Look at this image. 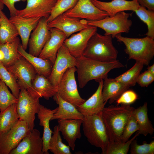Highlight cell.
Returning <instances> with one entry per match:
<instances>
[{
    "label": "cell",
    "mask_w": 154,
    "mask_h": 154,
    "mask_svg": "<svg viewBox=\"0 0 154 154\" xmlns=\"http://www.w3.org/2000/svg\"><path fill=\"white\" fill-rule=\"evenodd\" d=\"M76 64V59L70 53L66 46L63 44L58 52L51 74L48 79L56 88L67 69L75 67Z\"/></svg>",
    "instance_id": "10"
},
{
    "label": "cell",
    "mask_w": 154,
    "mask_h": 154,
    "mask_svg": "<svg viewBox=\"0 0 154 154\" xmlns=\"http://www.w3.org/2000/svg\"><path fill=\"white\" fill-rule=\"evenodd\" d=\"M20 44L19 38L17 37L10 42L0 44V49L4 54V58L1 62L6 67L13 64L22 56L18 51Z\"/></svg>",
    "instance_id": "30"
},
{
    "label": "cell",
    "mask_w": 154,
    "mask_h": 154,
    "mask_svg": "<svg viewBox=\"0 0 154 154\" xmlns=\"http://www.w3.org/2000/svg\"><path fill=\"white\" fill-rule=\"evenodd\" d=\"M138 96L134 91L128 90L124 92L116 101L117 105L121 104L130 105L138 99Z\"/></svg>",
    "instance_id": "41"
},
{
    "label": "cell",
    "mask_w": 154,
    "mask_h": 154,
    "mask_svg": "<svg viewBox=\"0 0 154 154\" xmlns=\"http://www.w3.org/2000/svg\"><path fill=\"white\" fill-rule=\"evenodd\" d=\"M30 131L26 122L19 119L9 130L0 135V154H9Z\"/></svg>",
    "instance_id": "9"
},
{
    "label": "cell",
    "mask_w": 154,
    "mask_h": 154,
    "mask_svg": "<svg viewBox=\"0 0 154 154\" xmlns=\"http://www.w3.org/2000/svg\"><path fill=\"white\" fill-rule=\"evenodd\" d=\"M4 5L8 8L10 14V17L17 15V11L15 7V4L17 2H25L27 0H0Z\"/></svg>",
    "instance_id": "43"
},
{
    "label": "cell",
    "mask_w": 154,
    "mask_h": 154,
    "mask_svg": "<svg viewBox=\"0 0 154 154\" xmlns=\"http://www.w3.org/2000/svg\"><path fill=\"white\" fill-rule=\"evenodd\" d=\"M134 12L147 26L148 31L145 35L154 39V11L149 10L140 5Z\"/></svg>",
    "instance_id": "36"
},
{
    "label": "cell",
    "mask_w": 154,
    "mask_h": 154,
    "mask_svg": "<svg viewBox=\"0 0 154 154\" xmlns=\"http://www.w3.org/2000/svg\"><path fill=\"white\" fill-rule=\"evenodd\" d=\"M76 72L75 67L67 69L56 88L57 93L62 99L77 108L86 100L81 97L78 92L75 76Z\"/></svg>",
    "instance_id": "8"
},
{
    "label": "cell",
    "mask_w": 154,
    "mask_h": 154,
    "mask_svg": "<svg viewBox=\"0 0 154 154\" xmlns=\"http://www.w3.org/2000/svg\"><path fill=\"white\" fill-rule=\"evenodd\" d=\"M139 134L137 132L130 139L125 142L109 141L106 147L102 150V154H127L132 141Z\"/></svg>",
    "instance_id": "34"
},
{
    "label": "cell",
    "mask_w": 154,
    "mask_h": 154,
    "mask_svg": "<svg viewBox=\"0 0 154 154\" xmlns=\"http://www.w3.org/2000/svg\"><path fill=\"white\" fill-rule=\"evenodd\" d=\"M49 28H54L63 32L67 37L74 33L80 31L88 27L86 20L66 16L62 14L56 17L48 23Z\"/></svg>",
    "instance_id": "18"
},
{
    "label": "cell",
    "mask_w": 154,
    "mask_h": 154,
    "mask_svg": "<svg viewBox=\"0 0 154 154\" xmlns=\"http://www.w3.org/2000/svg\"><path fill=\"white\" fill-rule=\"evenodd\" d=\"M140 5L147 9L154 11V0H137Z\"/></svg>",
    "instance_id": "44"
},
{
    "label": "cell",
    "mask_w": 154,
    "mask_h": 154,
    "mask_svg": "<svg viewBox=\"0 0 154 154\" xmlns=\"http://www.w3.org/2000/svg\"><path fill=\"white\" fill-rule=\"evenodd\" d=\"M78 0H57L51 13L47 18L48 23L58 16L73 8Z\"/></svg>",
    "instance_id": "37"
},
{
    "label": "cell",
    "mask_w": 154,
    "mask_h": 154,
    "mask_svg": "<svg viewBox=\"0 0 154 154\" xmlns=\"http://www.w3.org/2000/svg\"><path fill=\"white\" fill-rule=\"evenodd\" d=\"M76 59L75 67L79 86L81 88H84L90 81L94 80L98 82L107 78L108 72L111 70L124 66L117 60L111 62H103L83 55Z\"/></svg>",
    "instance_id": "1"
},
{
    "label": "cell",
    "mask_w": 154,
    "mask_h": 154,
    "mask_svg": "<svg viewBox=\"0 0 154 154\" xmlns=\"http://www.w3.org/2000/svg\"><path fill=\"white\" fill-rule=\"evenodd\" d=\"M57 107L53 110L48 109L40 105L37 114L39 120V125L43 127V133L42 137L43 147L42 152L43 154H49V144L52 136L53 131L50 127V121L54 114L56 112Z\"/></svg>",
    "instance_id": "23"
},
{
    "label": "cell",
    "mask_w": 154,
    "mask_h": 154,
    "mask_svg": "<svg viewBox=\"0 0 154 154\" xmlns=\"http://www.w3.org/2000/svg\"><path fill=\"white\" fill-rule=\"evenodd\" d=\"M19 119L17 104H12L4 111L0 112V135L9 130Z\"/></svg>",
    "instance_id": "31"
},
{
    "label": "cell",
    "mask_w": 154,
    "mask_h": 154,
    "mask_svg": "<svg viewBox=\"0 0 154 154\" xmlns=\"http://www.w3.org/2000/svg\"></svg>",
    "instance_id": "48"
},
{
    "label": "cell",
    "mask_w": 154,
    "mask_h": 154,
    "mask_svg": "<svg viewBox=\"0 0 154 154\" xmlns=\"http://www.w3.org/2000/svg\"><path fill=\"white\" fill-rule=\"evenodd\" d=\"M62 14L66 16L90 21L99 20L108 16L106 12L96 7L90 0H78L73 8Z\"/></svg>",
    "instance_id": "12"
},
{
    "label": "cell",
    "mask_w": 154,
    "mask_h": 154,
    "mask_svg": "<svg viewBox=\"0 0 154 154\" xmlns=\"http://www.w3.org/2000/svg\"><path fill=\"white\" fill-rule=\"evenodd\" d=\"M110 35L96 32L89 40L83 54L86 57L103 62L116 61L118 51L113 45Z\"/></svg>",
    "instance_id": "4"
},
{
    "label": "cell",
    "mask_w": 154,
    "mask_h": 154,
    "mask_svg": "<svg viewBox=\"0 0 154 154\" xmlns=\"http://www.w3.org/2000/svg\"><path fill=\"white\" fill-rule=\"evenodd\" d=\"M60 132L57 125L55 126L49 142V150L54 154H71L69 146L62 142Z\"/></svg>",
    "instance_id": "32"
},
{
    "label": "cell",
    "mask_w": 154,
    "mask_h": 154,
    "mask_svg": "<svg viewBox=\"0 0 154 154\" xmlns=\"http://www.w3.org/2000/svg\"><path fill=\"white\" fill-rule=\"evenodd\" d=\"M40 94L35 91H30L22 87L17 103V109L19 119L25 121L30 131L35 127L34 121L40 104Z\"/></svg>",
    "instance_id": "6"
},
{
    "label": "cell",
    "mask_w": 154,
    "mask_h": 154,
    "mask_svg": "<svg viewBox=\"0 0 154 154\" xmlns=\"http://www.w3.org/2000/svg\"><path fill=\"white\" fill-rule=\"evenodd\" d=\"M101 112L84 116L82 124L84 133L88 142L91 145L100 148L102 150L106 147L110 140Z\"/></svg>",
    "instance_id": "5"
},
{
    "label": "cell",
    "mask_w": 154,
    "mask_h": 154,
    "mask_svg": "<svg viewBox=\"0 0 154 154\" xmlns=\"http://www.w3.org/2000/svg\"><path fill=\"white\" fill-rule=\"evenodd\" d=\"M32 88L42 97L48 100L57 93V89L47 77L37 74L32 84Z\"/></svg>",
    "instance_id": "29"
},
{
    "label": "cell",
    "mask_w": 154,
    "mask_h": 154,
    "mask_svg": "<svg viewBox=\"0 0 154 154\" xmlns=\"http://www.w3.org/2000/svg\"><path fill=\"white\" fill-rule=\"evenodd\" d=\"M6 84L0 79V110L2 112L12 104H17L18 99L11 94Z\"/></svg>",
    "instance_id": "38"
},
{
    "label": "cell",
    "mask_w": 154,
    "mask_h": 154,
    "mask_svg": "<svg viewBox=\"0 0 154 154\" xmlns=\"http://www.w3.org/2000/svg\"><path fill=\"white\" fill-rule=\"evenodd\" d=\"M97 30V27L88 26L78 33L72 34L69 38H66L63 44L74 57L78 58L83 55L89 40Z\"/></svg>",
    "instance_id": "13"
},
{
    "label": "cell",
    "mask_w": 154,
    "mask_h": 154,
    "mask_svg": "<svg viewBox=\"0 0 154 154\" xmlns=\"http://www.w3.org/2000/svg\"><path fill=\"white\" fill-rule=\"evenodd\" d=\"M82 121L77 119H58V129L72 151L75 149L76 140L81 137L80 127Z\"/></svg>",
    "instance_id": "19"
},
{
    "label": "cell",
    "mask_w": 154,
    "mask_h": 154,
    "mask_svg": "<svg viewBox=\"0 0 154 154\" xmlns=\"http://www.w3.org/2000/svg\"><path fill=\"white\" fill-rule=\"evenodd\" d=\"M18 52L33 66L37 74L48 78L52 70L53 64L49 60L33 56L27 52L19 44L18 48Z\"/></svg>",
    "instance_id": "26"
},
{
    "label": "cell",
    "mask_w": 154,
    "mask_h": 154,
    "mask_svg": "<svg viewBox=\"0 0 154 154\" xmlns=\"http://www.w3.org/2000/svg\"><path fill=\"white\" fill-rule=\"evenodd\" d=\"M57 0H27L24 9L18 10L17 15L27 18H48Z\"/></svg>",
    "instance_id": "15"
},
{
    "label": "cell",
    "mask_w": 154,
    "mask_h": 154,
    "mask_svg": "<svg viewBox=\"0 0 154 154\" xmlns=\"http://www.w3.org/2000/svg\"><path fill=\"white\" fill-rule=\"evenodd\" d=\"M104 80L99 81L95 93L77 108L84 116L96 114L101 112L107 102H104L102 94Z\"/></svg>",
    "instance_id": "21"
},
{
    "label": "cell",
    "mask_w": 154,
    "mask_h": 154,
    "mask_svg": "<svg viewBox=\"0 0 154 154\" xmlns=\"http://www.w3.org/2000/svg\"><path fill=\"white\" fill-rule=\"evenodd\" d=\"M130 148L131 154H154V141L148 143L143 142L142 145H140L137 143L135 139L132 142Z\"/></svg>",
    "instance_id": "39"
},
{
    "label": "cell",
    "mask_w": 154,
    "mask_h": 154,
    "mask_svg": "<svg viewBox=\"0 0 154 154\" xmlns=\"http://www.w3.org/2000/svg\"><path fill=\"white\" fill-rule=\"evenodd\" d=\"M43 143L39 131L36 129L26 135L9 154H43Z\"/></svg>",
    "instance_id": "16"
},
{
    "label": "cell",
    "mask_w": 154,
    "mask_h": 154,
    "mask_svg": "<svg viewBox=\"0 0 154 154\" xmlns=\"http://www.w3.org/2000/svg\"><path fill=\"white\" fill-rule=\"evenodd\" d=\"M4 58V54L3 52L0 49V61L2 62Z\"/></svg>",
    "instance_id": "46"
},
{
    "label": "cell",
    "mask_w": 154,
    "mask_h": 154,
    "mask_svg": "<svg viewBox=\"0 0 154 154\" xmlns=\"http://www.w3.org/2000/svg\"><path fill=\"white\" fill-rule=\"evenodd\" d=\"M129 87L114 79L106 78L104 80L102 89L104 101L109 100V104L113 103Z\"/></svg>",
    "instance_id": "25"
},
{
    "label": "cell",
    "mask_w": 154,
    "mask_h": 154,
    "mask_svg": "<svg viewBox=\"0 0 154 154\" xmlns=\"http://www.w3.org/2000/svg\"><path fill=\"white\" fill-rule=\"evenodd\" d=\"M6 68L16 77L20 88L36 91L32 88V84L37 73L33 66L23 57L22 56L13 64Z\"/></svg>",
    "instance_id": "11"
},
{
    "label": "cell",
    "mask_w": 154,
    "mask_h": 154,
    "mask_svg": "<svg viewBox=\"0 0 154 154\" xmlns=\"http://www.w3.org/2000/svg\"><path fill=\"white\" fill-rule=\"evenodd\" d=\"M135 109L130 105L123 104L104 108L101 115L110 141H121L124 127Z\"/></svg>",
    "instance_id": "2"
},
{
    "label": "cell",
    "mask_w": 154,
    "mask_h": 154,
    "mask_svg": "<svg viewBox=\"0 0 154 154\" xmlns=\"http://www.w3.org/2000/svg\"><path fill=\"white\" fill-rule=\"evenodd\" d=\"M53 97L58 107L57 110L53 115L51 120L69 119L83 120L84 116L73 105L62 99L57 93Z\"/></svg>",
    "instance_id": "24"
},
{
    "label": "cell",
    "mask_w": 154,
    "mask_h": 154,
    "mask_svg": "<svg viewBox=\"0 0 154 154\" xmlns=\"http://www.w3.org/2000/svg\"><path fill=\"white\" fill-rule=\"evenodd\" d=\"M4 5V4L0 0V12L1 11H2L3 9Z\"/></svg>",
    "instance_id": "47"
},
{
    "label": "cell",
    "mask_w": 154,
    "mask_h": 154,
    "mask_svg": "<svg viewBox=\"0 0 154 154\" xmlns=\"http://www.w3.org/2000/svg\"><path fill=\"white\" fill-rule=\"evenodd\" d=\"M90 0L99 9L106 12L109 17H112L121 11H134L140 6L137 0H112L109 2L98 0Z\"/></svg>",
    "instance_id": "20"
},
{
    "label": "cell",
    "mask_w": 154,
    "mask_h": 154,
    "mask_svg": "<svg viewBox=\"0 0 154 154\" xmlns=\"http://www.w3.org/2000/svg\"><path fill=\"white\" fill-rule=\"evenodd\" d=\"M0 77L2 80L11 90L12 94L18 98L20 92V88L17 80L11 72L0 61Z\"/></svg>",
    "instance_id": "35"
},
{
    "label": "cell",
    "mask_w": 154,
    "mask_h": 154,
    "mask_svg": "<svg viewBox=\"0 0 154 154\" xmlns=\"http://www.w3.org/2000/svg\"><path fill=\"white\" fill-rule=\"evenodd\" d=\"M19 35L14 25L2 11L0 12V44L10 42Z\"/></svg>",
    "instance_id": "28"
},
{
    "label": "cell",
    "mask_w": 154,
    "mask_h": 154,
    "mask_svg": "<svg viewBox=\"0 0 154 154\" xmlns=\"http://www.w3.org/2000/svg\"></svg>",
    "instance_id": "49"
},
{
    "label": "cell",
    "mask_w": 154,
    "mask_h": 154,
    "mask_svg": "<svg viewBox=\"0 0 154 154\" xmlns=\"http://www.w3.org/2000/svg\"><path fill=\"white\" fill-rule=\"evenodd\" d=\"M147 104L145 102L143 105L135 109L132 114L135 118L139 127L137 131L139 134L146 136L148 134L152 135L154 129L148 115Z\"/></svg>",
    "instance_id": "27"
},
{
    "label": "cell",
    "mask_w": 154,
    "mask_h": 154,
    "mask_svg": "<svg viewBox=\"0 0 154 154\" xmlns=\"http://www.w3.org/2000/svg\"><path fill=\"white\" fill-rule=\"evenodd\" d=\"M40 18L23 17L16 15L9 19L15 27L21 39V45L25 50L28 46L31 32L36 27Z\"/></svg>",
    "instance_id": "22"
},
{
    "label": "cell",
    "mask_w": 154,
    "mask_h": 154,
    "mask_svg": "<svg viewBox=\"0 0 154 154\" xmlns=\"http://www.w3.org/2000/svg\"><path fill=\"white\" fill-rule=\"evenodd\" d=\"M147 70L154 75V64L151 66H148L147 68Z\"/></svg>",
    "instance_id": "45"
},
{
    "label": "cell",
    "mask_w": 154,
    "mask_h": 154,
    "mask_svg": "<svg viewBox=\"0 0 154 154\" xmlns=\"http://www.w3.org/2000/svg\"><path fill=\"white\" fill-rule=\"evenodd\" d=\"M132 13L121 11L112 17L107 16L98 21L86 20V25L100 28L105 31L104 35H110L114 38L117 35L129 33L132 24L129 19Z\"/></svg>",
    "instance_id": "7"
},
{
    "label": "cell",
    "mask_w": 154,
    "mask_h": 154,
    "mask_svg": "<svg viewBox=\"0 0 154 154\" xmlns=\"http://www.w3.org/2000/svg\"></svg>",
    "instance_id": "50"
},
{
    "label": "cell",
    "mask_w": 154,
    "mask_h": 154,
    "mask_svg": "<svg viewBox=\"0 0 154 154\" xmlns=\"http://www.w3.org/2000/svg\"><path fill=\"white\" fill-rule=\"evenodd\" d=\"M144 65L140 62H136L130 69L114 79L130 87L134 86Z\"/></svg>",
    "instance_id": "33"
},
{
    "label": "cell",
    "mask_w": 154,
    "mask_h": 154,
    "mask_svg": "<svg viewBox=\"0 0 154 154\" xmlns=\"http://www.w3.org/2000/svg\"><path fill=\"white\" fill-rule=\"evenodd\" d=\"M115 38L124 44V50L129 59L149 66L154 56V39L147 36L143 38H129L122 36L121 34Z\"/></svg>",
    "instance_id": "3"
},
{
    "label": "cell",
    "mask_w": 154,
    "mask_h": 154,
    "mask_svg": "<svg viewBox=\"0 0 154 154\" xmlns=\"http://www.w3.org/2000/svg\"><path fill=\"white\" fill-rule=\"evenodd\" d=\"M139 129L138 124L132 114L124 127L121 137V141L123 142L127 141L131 135L135 132L138 131Z\"/></svg>",
    "instance_id": "40"
},
{
    "label": "cell",
    "mask_w": 154,
    "mask_h": 154,
    "mask_svg": "<svg viewBox=\"0 0 154 154\" xmlns=\"http://www.w3.org/2000/svg\"><path fill=\"white\" fill-rule=\"evenodd\" d=\"M50 37L42 49L39 57L50 61L53 64L58 52L67 38L65 34L58 29L49 28Z\"/></svg>",
    "instance_id": "17"
},
{
    "label": "cell",
    "mask_w": 154,
    "mask_h": 154,
    "mask_svg": "<svg viewBox=\"0 0 154 154\" xmlns=\"http://www.w3.org/2000/svg\"><path fill=\"white\" fill-rule=\"evenodd\" d=\"M47 18H41L36 27L30 35L28 46L29 53L38 56L45 44L50 37Z\"/></svg>",
    "instance_id": "14"
},
{
    "label": "cell",
    "mask_w": 154,
    "mask_h": 154,
    "mask_svg": "<svg viewBox=\"0 0 154 154\" xmlns=\"http://www.w3.org/2000/svg\"><path fill=\"white\" fill-rule=\"evenodd\" d=\"M154 80V75L146 70L139 74L137 83L141 87H147Z\"/></svg>",
    "instance_id": "42"
}]
</instances>
